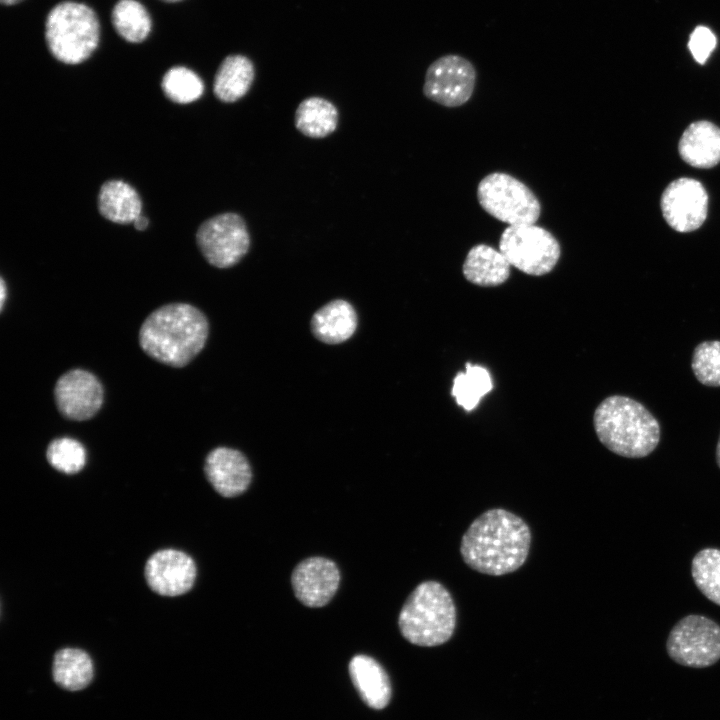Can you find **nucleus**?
<instances>
[{
  "instance_id": "nucleus-18",
  "label": "nucleus",
  "mask_w": 720,
  "mask_h": 720,
  "mask_svg": "<svg viewBox=\"0 0 720 720\" xmlns=\"http://www.w3.org/2000/svg\"><path fill=\"white\" fill-rule=\"evenodd\" d=\"M510 266L500 250L478 244L468 251L462 271L470 283L482 287H494L503 284L509 278Z\"/></svg>"
},
{
  "instance_id": "nucleus-33",
  "label": "nucleus",
  "mask_w": 720,
  "mask_h": 720,
  "mask_svg": "<svg viewBox=\"0 0 720 720\" xmlns=\"http://www.w3.org/2000/svg\"><path fill=\"white\" fill-rule=\"evenodd\" d=\"M716 462H717L718 467L720 468V434H719V438H718V442H717V446H716Z\"/></svg>"
},
{
  "instance_id": "nucleus-1",
  "label": "nucleus",
  "mask_w": 720,
  "mask_h": 720,
  "mask_svg": "<svg viewBox=\"0 0 720 720\" xmlns=\"http://www.w3.org/2000/svg\"><path fill=\"white\" fill-rule=\"evenodd\" d=\"M531 531L518 515L493 508L478 516L462 536L460 553L473 570L501 576L518 570L526 561Z\"/></svg>"
},
{
  "instance_id": "nucleus-34",
  "label": "nucleus",
  "mask_w": 720,
  "mask_h": 720,
  "mask_svg": "<svg viewBox=\"0 0 720 720\" xmlns=\"http://www.w3.org/2000/svg\"><path fill=\"white\" fill-rule=\"evenodd\" d=\"M4 5H14L22 0H0Z\"/></svg>"
},
{
  "instance_id": "nucleus-23",
  "label": "nucleus",
  "mask_w": 720,
  "mask_h": 720,
  "mask_svg": "<svg viewBox=\"0 0 720 720\" xmlns=\"http://www.w3.org/2000/svg\"><path fill=\"white\" fill-rule=\"evenodd\" d=\"M337 124V108L321 97L304 99L295 112V126L307 137H326L335 131Z\"/></svg>"
},
{
  "instance_id": "nucleus-28",
  "label": "nucleus",
  "mask_w": 720,
  "mask_h": 720,
  "mask_svg": "<svg viewBox=\"0 0 720 720\" xmlns=\"http://www.w3.org/2000/svg\"><path fill=\"white\" fill-rule=\"evenodd\" d=\"M49 464L56 470L73 474L79 472L86 463V451L77 440L62 437L52 440L46 451Z\"/></svg>"
},
{
  "instance_id": "nucleus-7",
  "label": "nucleus",
  "mask_w": 720,
  "mask_h": 720,
  "mask_svg": "<svg viewBox=\"0 0 720 720\" xmlns=\"http://www.w3.org/2000/svg\"><path fill=\"white\" fill-rule=\"evenodd\" d=\"M499 250L510 265L532 276L551 272L561 255L555 236L535 224L508 226L500 236Z\"/></svg>"
},
{
  "instance_id": "nucleus-2",
  "label": "nucleus",
  "mask_w": 720,
  "mask_h": 720,
  "mask_svg": "<svg viewBox=\"0 0 720 720\" xmlns=\"http://www.w3.org/2000/svg\"><path fill=\"white\" fill-rule=\"evenodd\" d=\"M208 333V320L198 308L170 303L146 317L139 330V344L154 360L180 368L202 351Z\"/></svg>"
},
{
  "instance_id": "nucleus-24",
  "label": "nucleus",
  "mask_w": 720,
  "mask_h": 720,
  "mask_svg": "<svg viewBox=\"0 0 720 720\" xmlns=\"http://www.w3.org/2000/svg\"><path fill=\"white\" fill-rule=\"evenodd\" d=\"M465 366V372H458L453 380L451 395L459 406L471 411L492 390L493 383L486 368L469 362Z\"/></svg>"
},
{
  "instance_id": "nucleus-4",
  "label": "nucleus",
  "mask_w": 720,
  "mask_h": 720,
  "mask_svg": "<svg viewBox=\"0 0 720 720\" xmlns=\"http://www.w3.org/2000/svg\"><path fill=\"white\" fill-rule=\"evenodd\" d=\"M402 636L412 644H444L456 627V607L447 588L438 581L420 583L406 599L398 618Z\"/></svg>"
},
{
  "instance_id": "nucleus-31",
  "label": "nucleus",
  "mask_w": 720,
  "mask_h": 720,
  "mask_svg": "<svg viewBox=\"0 0 720 720\" xmlns=\"http://www.w3.org/2000/svg\"><path fill=\"white\" fill-rule=\"evenodd\" d=\"M135 229L143 231L148 227V219L142 214L133 222Z\"/></svg>"
},
{
  "instance_id": "nucleus-27",
  "label": "nucleus",
  "mask_w": 720,
  "mask_h": 720,
  "mask_svg": "<svg viewBox=\"0 0 720 720\" xmlns=\"http://www.w3.org/2000/svg\"><path fill=\"white\" fill-rule=\"evenodd\" d=\"M162 89L173 102L187 104L199 99L204 91L200 77L192 70L176 66L169 69L162 79Z\"/></svg>"
},
{
  "instance_id": "nucleus-19",
  "label": "nucleus",
  "mask_w": 720,
  "mask_h": 720,
  "mask_svg": "<svg viewBox=\"0 0 720 720\" xmlns=\"http://www.w3.org/2000/svg\"><path fill=\"white\" fill-rule=\"evenodd\" d=\"M357 328V315L353 306L344 300H334L320 308L312 317L314 336L327 344L348 340Z\"/></svg>"
},
{
  "instance_id": "nucleus-29",
  "label": "nucleus",
  "mask_w": 720,
  "mask_h": 720,
  "mask_svg": "<svg viewBox=\"0 0 720 720\" xmlns=\"http://www.w3.org/2000/svg\"><path fill=\"white\" fill-rule=\"evenodd\" d=\"M691 367L700 383L720 387V341L699 343L693 351Z\"/></svg>"
},
{
  "instance_id": "nucleus-25",
  "label": "nucleus",
  "mask_w": 720,
  "mask_h": 720,
  "mask_svg": "<svg viewBox=\"0 0 720 720\" xmlns=\"http://www.w3.org/2000/svg\"><path fill=\"white\" fill-rule=\"evenodd\" d=\"M117 33L128 42H142L151 30V19L145 7L136 0H120L112 11Z\"/></svg>"
},
{
  "instance_id": "nucleus-3",
  "label": "nucleus",
  "mask_w": 720,
  "mask_h": 720,
  "mask_svg": "<svg viewBox=\"0 0 720 720\" xmlns=\"http://www.w3.org/2000/svg\"><path fill=\"white\" fill-rule=\"evenodd\" d=\"M593 424L599 441L611 452L643 458L660 441V425L640 402L622 395L605 398L596 408Z\"/></svg>"
},
{
  "instance_id": "nucleus-20",
  "label": "nucleus",
  "mask_w": 720,
  "mask_h": 720,
  "mask_svg": "<svg viewBox=\"0 0 720 720\" xmlns=\"http://www.w3.org/2000/svg\"><path fill=\"white\" fill-rule=\"evenodd\" d=\"M98 207L106 219L118 224H128L141 215L142 203L132 186L121 180H110L100 189Z\"/></svg>"
},
{
  "instance_id": "nucleus-30",
  "label": "nucleus",
  "mask_w": 720,
  "mask_h": 720,
  "mask_svg": "<svg viewBox=\"0 0 720 720\" xmlns=\"http://www.w3.org/2000/svg\"><path fill=\"white\" fill-rule=\"evenodd\" d=\"M716 38L705 26H697L690 35L688 48L699 64H704L714 50Z\"/></svg>"
},
{
  "instance_id": "nucleus-11",
  "label": "nucleus",
  "mask_w": 720,
  "mask_h": 720,
  "mask_svg": "<svg viewBox=\"0 0 720 720\" xmlns=\"http://www.w3.org/2000/svg\"><path fill=\"white\" fill-rule=\"evenodd\" d=\"M662 215L677 232H692L705 222L708 194L696 179L678 178L665 188L660 201Z\"/></svg>"
},
{
  "instance_id": "nucleus-5",
  "label": "nucleus",
  "mask_w": 720,
  "mask_h": 720,
  "mask_svg": "<svg viewBox=\"0 0 720 720\" xmlns=\"http://www.w3.org/2000/svg\"><path fill=\"white\" fill-rule=\"evenodd\" d=\"M99 22L88 6L65 1L49 12L45 38L51 54L60 62L78 64L85 61L99 42Z\"/></svg>"
},
{
  "instance_id": "nucleus-15",
  "label": "nucleus",
  "mask_w": 720,
  "mask_h": 720,
  "mask_svg": "<svg viewBox=\"0 0 720 720\" xmlns=\"http://www.w3.org/2000/svg\"><path fill=\"white\" fill-rule=\"evenodd\" d=\"M204 472L213 488L224 497L243 493L252 478L246 457L228 447H217L207 455Z\"/></svg>"
},
{
  "instance_id": "nucleus-9",
  "label": "nucleus",
  "mask_w": 720,
  "mask_h": 720,
  "mask_svg": "<svg viewBox=\"0 0 720 720\" xmlns=\"http://www.w3.org/2000/svg\"><path fill=\"white\" fill-rule=\"evenodd\" d=\"M196 241L204 258L217 268H229L237 264L250 246L244 219L232 212L204 221L197 230Z\"/></svg>"
},
{
  "instance_id": "nucleus-22",
  "label": "nucleus",
  "mask_w": 720,
  "mask_h": 720,
  "mask_svg": "<svg viewBox=\"0 0 720 720\" xmlns=\"http://www.w3.org/2000/svg\"><path fill=\"white\" fill-rule=\"evenodd\" d=\"M53 680L69 691L87 687L93 679L94 668L90 656L78 648L58 650L52 663Z\"/></svg>"
},
{
  "instance_id": "nucleus-10",
  "label": "nucleus",
  "mask_w": 720,
  "mask_h": 720,
  "mask_svg": "<svg viewBox=\"0 0 720 720\" xmlns=\"http://www.w3.org/2000/svg\"><path fill=\"white\" fill-rule=\"evenodd\" d=\"M475 82L474 65L463 56L447 54L427 68L423 93L442 106L458 107L471 98Z\"/></svg>"
},
{
  "instance_id": "nucleus-32",
  "label": "nucleus",
  "mask_w": 720,
  "mask_h": 720,
  "mask_svg": "<svg viewBox=\"0 0 720 720\" xmlns=\"http://www.w3.org/2000/svg\"><path fill=\"white\" fill-rule=\"evenodd\" d=\"M6 295H7L6 284H5L4 279L1 278V286H0V299H1V300H0V308H1V310H3L4 304H5Z\"/></svg>"
},
{
  "instance_id": "nucleus-26",
  "label": "nucleus",
  "mask_w": 720,
  "mask_h": 720,
  "mask_svg": "<svg viewBox=\"0 0 720 720\" xmlns=\"http://www.w3.org/2000/svg\"><path fill=\"white\" fill-rule=\"evenodd\" d=\"M691 575L699 591L720 606V549L700 550L692 559Z\"/></svg>"
},
{
  "instance_id": "nucleus-6",
  "label": "nucleus",
  "mask_w": 720,
  "mask_h": 720,
  "mask_svg": "<svg viewBox=\"0 0 720 720\" xmlns=\"http://www.w3.org/2000/svg\"><path fill=\"white\" fill-rule=\"evenodd\" d=\"M480 206L492 217L510 225L534 224L541 205L533 191L517 178L494 172L478 184Z\"/></svg>"
},
{
  "instance_id": "nucleus-8",
  "label": "nucleus",
  "mask_w": 720,
  "mask_h": 720,
  "mask_svg": "<svg viewBox=\"0 0 720 720\" xmlns=\"http://www.w3.org/2000/svg\"><path fill=\"white\" fill-rule=\"evenodd\" d=\"M666 651L674 662L682 666H712L720 660V626L704 615H687L671 629Z\"/></svg>"
},
{
  "instance_id": "nucleus-35",
  "label": "nucleus",
  "mask_w": 720,
  "mask_h": 720,
  "mask_svg": "<svg viewBox=\"0 0 720 720\" xmlns=\"http://www.w3.org/2000/svg\"><path fill=\"white\" fill-rule=\"evenodd\" d=\"M163 1H166V2H177V1H180V0H163Z\"/></svg>"
},
{
  "instance_id": "nucleus-14",
  "label": "nucleus",
  "mask_w": 720,
  "mask_h": 720,
  "mask_svg": "<svg viewBox=\"0 0 720 720\" xmlns=\"http://www.w3.org/2000/svg\"><path fill=\"white\" fill-rule=\"evenodd\" d=\"M297 599L308 607H322L335 595L340 572L336 564L323 557H311L300 562L291 577Z\"/></svg>"
},
{
  "instance_id": "nucleus-21",
  "label": "nucleus",
  "mask_w": 720,
  "mask_h": 720,
  "mask_svg": "<svg viewBox=\"0 0 720 720\" xmlns=\"http://www.w3.org/2000/svg\"><path fill=\"white\" fill-rule=\"evenodd\" d=\"M253 79L251 60L243 55H230L222 61L216 72L214 94L222 102H235L249 91Z\"/></svg>"
},
{
  "instance_id": "nucleus-13",
  "label": "nucleus",
  "mask_w": 720,
  "mask_h": 720,
  "mask_svg": "<svg viewBox=\"0 0 720 720\" xmlns=\"http://www.w3.org/2000/svg\"><path fill=\"white\" fill-rule=\"evenodd\" d=\"M149 587L162 596H178L189 591L196 578V565L186 553L175 549L155 552L146 562Z\"/></svg>"
},
{
  "instance_id": "nucleus-16",
  "label": "nucleus",
  "mask_w": 720,
  "mask_h": 720,
  "mask_svg": "<svg viewBox=\"0 0 720 720\" xmlns=\"http://www.w3.org/2000/svg\"><path fill=\"white\" fill-rule=\"evenodd\" d=\"M678 151L684 162L695 168H712L720 162V128L700 120L683 132Z\"/></svg>"
},
{
  "instance_id": "nucleus-12",
  "label": "nucleus",
  "mask_w": 720,
  "mask_h": 720,
  "mask_svg": "<svg viewBox=\"0 0 720 720\" xmlns=\"http://www.w3.org/2000/svg\"><path fill=\"white\" fill-rule=\"evenodd\" d=\"M54 397L63 417L84 421L92 418L100 410L104 390L93 373L84 369H72L57 380Z\"/></svg>"
},
{
  "instance_id": "nucleus-17",
  "label": "nucleus",
  "mask_w": 720,
  "mask_h": 720,
  "mask_svg": "<svg viewBox=\"0 0 720 720\" xmlns=\"http://www.w3.org/2000/svg\"><path fill=\"white\" fill-rule=\"evenodd\" d=\"M352 682L371 708L383 709L391 698V684L383 667L367 655L354 656L349 664Z\"/></svg>"
}]
</instances>
